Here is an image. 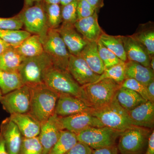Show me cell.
Here are the masks:
<instances>
[{"label":"cell","instance_id":"1","mask_svg":"<svg viewBox=\"0 0 154 154\" xmlns=\"http://www.w3.org/2000/svg\"><path fill=\"white\" fill-rule=\"evenodd\" d=\"M29 88L30 102L28 113L41 123L44 122L55 113L56 105L60 94L44 84Z\"/></svg>","mask_w":154,"mask_h":154},{"label":"cell","instance_id":"2","mask_svg":"<svg viewBox=\"0 0 154 154\" xmlns=\"http://www.w3.org/2000/svg\"><path fill=\"white\" fill-rule=\"evenodd\" d=\"M121 85L110 79L82 86L81 99L93 109H98L113 100Z\"/></svg>","mask_w":154,"mask_h":154},{"label":"cell","instance_id":"3","mask_svg":"<svg viewBox=\"0 0 154 154\" xmlns=\"http://www.w3.org/2000/svg\"><path fill=\"white\" fill-rule=\"evenodd\" d=\"M91 113L102 122L104 126L122 132L133 125L128 112L117 102L116 96L108 104L98 109H92Z\"/></svg>","mask_w":154,"mask_h":154},{"label":"cell","instance_id":"4","mask_svg":"<svg viewBox=\"0 0 154 154\" xmlns=\"http://www.w3.org/2000/svg\"><path fill=\"white\" fill-rule=\"evenodd\" d=\"M52 67L51 59L44 52L37 56L25 58L18 72L24 85L30 87L44 84L45 75Z\"/></svg>","mask_w":154,"mask_h":154},{"label":"cell","instance_id":"5","mask_svg":"<svg viewBox=\"0 0 154 154\" xmlns=\"http://www.w3.org/2000/svg\"><path fill=\"white\" fill-rule=\"evenodd\" d=\"M152 130L133 126L122 132L118 151L121 154H145Z\"/></svg>","mask_w":154,"mask_h":154},{"label":"cell","instance_id":"6","mask_svg":"<svg viewBox=\"0 0 154 154\" xmlns=\"http://www.w3.org/2000/svg\"><path fill=\"white\" fill-rule=\"evenodd\" d=\"M18 15L25 30L31 34L38 35L42 41L49 29L45 5L42 1L30 7L23 8Z\"/></svg>","mask_w":154,"mask_h":154},{"label":"cell","instance_id":"7","mask_svg":"<svg viewBox=\"0 0 154 154\" xmlns=\"http://www.w3.org/2000/svg\"><path fill=\"white\" fill-rule=\"evenodd\" d=\"M44 84L58 94H67L81 99L82 86L68 71L52 67L45 75Z\"/></svg>","mask_w":154,"mask_h":154},{"label":"cell","instance_id":"8","mask_svg":"<svg viewBox=\"0 0 154 154\" xmlns=\"http://www.w3.org/2000/svg\"><path fill=\"white\" fill-rule=\"evenodd\" d=\"M41 42L44 52L51 59L54 67L67 71L70 54L57 29L49 28Z\"/></svg>","mask_w":154,"mask_h":154},{"label":"cell","instance_id":"9","mask_svg":"<svg viewBox=\"0 0 154 154\" xmlns=\"http://www.w3.org/2000/svg\"><path fill=\"white\" fill-rule=\"evenodd\" d=\"M122 132L107 127L90 128L77 134L78 141L85 144L93 149L116 146Z\"/></svg>","mask_w":154,"mask_h":154},{"label":"cell","instance_id":"10","mask_svg":"<svg viewBox=\"0 0 154 154\" xmlns=\"http://www.w3.org/2000/svg\"><path fill=\"white\" fill-rule=\"evenodd\" d=\"M30 88L24 85L17 90L3 95L0 103L10 115L28 113L30 108Z\"/></svg>","mask_w":154,"mask_h":154},{"label":"cell","instance_id":"11","mask_svg":"<svg viewBox=\"0 0 154 154\" xmlns=\"http://www.w3.org/2000/svg\"><path fill=\"white\" fill-rule=\"evenodd\" d=\"M91 112H81L65 117L58 116L62 128L77 135L90 128L104 127Z\"/></svg>","mask_w":154,"mask_h":154},{"label":"cell","instance_id":"12","mask_svg":"<svg viewBox=\"0 0 154 154\" xmlns=\"http://www.w3.org/2000/svg\"><path fill=\"white\" fill-rule=\"evenodd\" d=\"M67 71L81 86L95 83L100 77V75L91 69L80 55L70 54Z\"/></svg>","mask_w":154,"mask_h":154},{"label":"cell","instance_id":"13","mask_svg":"<svg viewBox=\"0 0 154 154\" xmlns=\"http://www.w3.org/2000/svg\"><path fill=\"white\" fill-rule=\"evenodd\" d=\"M62 130L59 117L55 113L41 123L38 137L43 148V154L48 153L58 140Z\"/></svg>","mask_w":154,"mask_h":154},{"label":"cell","instance_id":"14","mask_svg":"<svg viewBox=\"0 0 154 154\" xmlns=\"http://www.w3.org/2000/svg\"><path fill=\"white\" fill-rule=\"evenodd\" d=\"M57 30L71 55H79L88 43L72 24L62 23Z\"/></svg>","mask_w":154,"mask_h":154},{"label":"cell","instance_id":"15","mask_svg":"<svg viewBox=\"0 0 154 154\" xmlns=\"http://www.w3.org/2000/svg\"><path fill=\"white\" fill-rule=\"evenodd\" d=\"M0 134L2 137L8 154H19L22 137L18 127L10 117L3 120L0 125Z\"/></svg>","mask_w":154,"mask_h":154},{"label":"cell","instance_id":"16","mask_svg":"<svg viewBox=\"0 0 154 154\" xmlns=\"http://www.w3.org/2000/svg\"><path fill=\"white\" fill-rule=\"evenodd\" d=\"M92 108L84 101L75 96L60 94L54 113L59 117H65L83 112H91Z\"/></svg>","mask_w":154,"mask_h":154},{"label":"cell","instance_id":"17","mask_svg":"<svg viewBox=\"0 0 154 154\" xmlns=\"http://www.w3.org/2000/svg\"><path fill=\"white\" fill-rule=\"evenodd\" d=\"M133 125L151 130L154 127V103L147 101L128 111Z\"/></svg>","mask_w":154,"mask_h":154},{"label":"cell","instance_id":"18","mask_svg":"<svg viewBox=\"0 0 154 154\" xmlns=\"http://www.w3.org/2000/svg\"><path fill=\"white\" fill-rule=\"evenodd\" d=\"M74 25L78 32L88 42H97L104 32L99 26L97 12L91 17L78 19Z\"/></svg>","mask_w":154,"mask_h":154},{"label":"cell","instance_id":"19","mask_svg":"<svg viewBox=\"0 0 154 154\" xmlns=\"http://www.w3.org/2000/svg\"><path fill=\"white\" fill-rule=\"evenodd\" d=\"M128 61L150 67L151 57L145 48L131 36H122Z\"/></svg>","mask_w":154,"mask_h":154},{"label":"cell","instance_id":"20","mask_svg":"<svg viewBox=\"0 0 154 154\" xmlns=\"http://www.w3.org/2000/svg\"><path fill=\"white\" fill-rule=\"evenodd\" d=\"M9 117L18 127L23 137L32 138L38 136L41 122L30 113H15L11 114Z\"/></svg>","mask_w":154,"mask_h":154},{"label":"cell","instance_id":"21","mask_svg":"<svg viewBox=\"0 0 154 154\" xmlns=\"http://www.w3.org/2000/svg\"><path fill=\"white\" fill-rule=\"evenodd\" d=\"M125 79H134L146 86L154 80V71L150 67L130 61L125 63Z\"/></svg>","mask_w":154,"mask_h":154},{"label":"cell","instance_id":"22","mask_svg":"<svg viewBox=\"0 0 154 154\" xmlns=\"http://www.w3.org/2000/svg\"><path fill=\"white\" fill-rule=\"evenodd\" d=\"M79 55L85 60L91 69L94 72L101 75L105 69L99 56L97 42H88Z\"/></svg>","mask_w":154,"mask_h":154},{"label":"cell","instance_id":"23","mask_svg":"<svg viewBox=\"0 0 154 154\" xmlns=\"http://www.w3.org/2000/svg\"><path fill=\"white\" fill-rule=\"evenodd\" d=\"M116 97L119 105L127 111L147 101L135 91L121 86L117 91Z\"/></svg>","mask_w":154,"mask_h":154},{"label":"cell","instance_id":"24","mask_svg":"<svg viewBox=\"0 0 154 154\" xmlns=\"http://www.w3.org/2000/svg\"><path fill=\"white\" fill-rule=\"evenodd\" d=\"M25 57L12 47L0 55V70L8 72H18Z\"/></svg>","mask_w":154,"mask_h":154},{"label":"cell","instance_id":"25","mask_svg":"<svg viewBox=\"0 0 154 154\" xmlns=\"http://www.w3.org/2000/svg\"><path fill=\"white\" fill-rule=\"evenodd\" d=\"M15 48L25 57L37 56L44 52L40 37L36 35H30Z\"/></svg>","mask_w":154,"mask_h":154},{"label":"cell","instance_id":"26","mask_svg":"<svg viewBox=\"0 0 154 154\" xmlns=\"http://www.w3.org/2000/svg\"><path fill=\"white\" fill-rule=\"evenodd\" d=\"M99 40L120 60L125 63L128 61L122 36H111L104 32Z\"/></svg>","mask_w":154,"mask_h":154},{"label":"cell","instance_id":"27","mask_svg":"<svg viewBox=\"0 0 154 154\" xmlns=\"http://www.w3.org/2000/svg\"><path fill=\"white\" fill-rule=\"evenodd\" d=\"M24 85L18 72H8L0 70V90L3 95Z\"/></svg>","mask_w":154,"mask_h":154},{"label":"cell","instance_id":"28","mask_svg":"<svg viewBox=\"0 0 154 154\" xmlns=\"http://www.w3.org/2000/svg\"><path fill=\"white\" fill-rule=\"evenodd\" d=\"M78 142L76 134L63 130L58 140L47 154H65Z\"/></svg>","mask_w":154,"mask_h":154},{"label":"cell","instance_id":"29","mask_svg":"<svg viewBox=\"0 0 154 154\" xmlns=\"http://www.w3.org/2000/svg\"><path fill=\"white\" fill-rule=\"evenodd\" d=\"M131 36L145 48L151 57L154 54V31L153 28L144 27Z\"/></svg>","mask_w":154,"mask_h":154},{"label":"cell","instance_id":"30","mask_svg":"<svg viewBox=\"0 0 154 154\" xmlns=\"http://www.w3.org/2000/svg\"><path fill=\"white\" fill-rule=\"evenodd\" d=\"M25 30H0V38L16 48L31 35Z\"/></svg>","mask_w":154,"mask_h":154},{"label":"cell","instance_id":"31","mask_svg":"<svg viewBox=\"0 0 154 154\" xmlns=\"http://www.w3.org/2000/svg\"><path fill=\"white\" fill-rule=\"evenodd\" d=\"M44 5L49 28L57 29L63 22L61 6L57 4L47 5L44 4Z\"/></svg>","mask_w":154,"mask_h":154},{"label":"cell","instance_id":"32","mask_svg":"<svg viewBox=\"0 0 154 154\" xmlns=\"http://www.w3.org/2000/svg\"><path fill=\"white\" fill-rule=\"evenodd\" d=\"M125 63L122 61L116 65L105 69L104 72L100 75L99 79L95 82L104 79H110L121 85L125 80Z\"/></svg>","mask_w":154,"mask_h":154},{"label":"cell","instance_id":"33","mask_svg":"<svg viewBox=\"0 0 154 154\" xmlns=\"http://www.w3.org/2000/svg\"><path fill=\"white\" fill-rule=\"evenodd\" d=\"M19 154H43V148L38 137H22Z\"/></svg>","mask_w":154,"mask_h":154},{"label":"cell","instance_id":"34","mask_svg":"<svg viewBox=\"0 0 154 154\" xmlns=\"http://www.w3.org/2000/svg\"><path fill=\"white\" fill-rule=\"evenodd\" d=\"M98 51L105 69L113 66L122 61L112 51L107 49L100 40L97 42Z\"/></svg>","mask_w":154,"mask_h":154},{"label":"cell","instance_id":"35","mask_svg":"<svg viewBox=\"0 0 154 154\" xmlns=\"http://www.w3.org/2000/svg\"><path fill=\"white\" fill-rule=\"evenodd\" d=\"M78 0H74L70 3L61 6L62 23L74 25L78 20L77 5Z\"/></svg>","mask_w":154,"mask_h":154},{"label":"cell","instance_id":"36","mask_svg":"<svg viewBox=\"0 0 154 154\" xmlns=\"http://www.w3.org/2000/svg\"><path fill=\"white\" fill-rule=\"evenodd\" d=\"M122 87L128 88L140 95L144 99L149 101L146 86L132 79H125L122 83Z\"/></svg>","mask_w":154,"mask_h":154},{"label":"cell","instance_id":"37","mask_svg":"<svg viewBox=\"0 0 154 154\" xmlns=\"http://www.w3.org/2000/svg\"><path fill=\"white\" fill-rule=\"evenodd\" d=\"M23 27V23L18 14L11 18L0 17V30H19Z\"/></svg>","mask_w":154,"mask_h":154},{"label":"cell","instance_id":"38","mask_svg":"<svg viewBox=\"0 0 154 154\" xmlns=\"http://www.w3.org/2000/svg\"><path fill=\"white\" fill-rule=\"evenodd\" d=\"M77 11L78 20L91 17L97 12L85 0H78Z\"/></svg>","mask_w":154,"mask_h":154},{"label":"cell","instance_id":"39","mask_svg":"<svg viewBox=\"0 0 154 154\" xmlns=\"http://www.w3.org/2000/svg\"><path fill=\"white\" fill-rule=\"evenodd\" d=\"M92 151L93 149L87 145L78 141L65 154H91Z\"/></svg>","mask_w":154,"mask_h":154},{"label":"cell","instance_id":"40","mask_svg":"<svg viewBox=\"0 0 154 154\" xmlns=\"http://www.w3.org/2000/svg\"><path fill=\"white\" fill-rule=\"evenodd\" d=\"M118 150L116 146L108 147L93 149L91 154H118Z\"/></svg>","mask_w":154,"mask_h":154},{"label":"cell","instance_id":"41","mask_svg":"<svg viewBox=\"0 0 154 154\" xmlns=\"http://www.w3.org/2000/svg\"><path fill=\"white\" fill-rule=\"evenodd\" d=\"M145 154H154V131H152L149 138L147 147Z\"/></svg>","mask_w":154,"mask_h":154},{"label":"cell","instance_id":"42","mask_svg":"<svg viewBox=\"0 0 154 154\" xmlns=\"http://www.w3.org/2000/svg\"><path fill=\"white\" fill-rule=\"evenodd\" d=\"M147 91L149 96V101L154 103V80L146 86Z\"/></svg>","mask_w":154,"mask_h":154},{"label":"cell","instance_id":"43","mask_svg":"<svg viewBox=\"0 0 154 154\" xmlns=\"http://www.w3.org/2000/svg\"><path fill=\"white\" fill-rule=\"evenodd\" d=\"M96 11H98L99 9L102 8L104 6L103 0H85Z\"/></svg>","mask_w":154,"mask_h":154},{"label":"cell","instance_id":"44","mask_svg":"<svg viewBox=\"0 0 154 154\" xmlns=\"http://www.w3.org/2000/svg\"><path fill=\"white\" fill-rule=\"evenodd\" d=\"M12 47H12L11 45L4 41L2 38H0V55L6 52L8 50L10 49Z\"/></svg>","mask_w":154,"mask_h":154},{"label":"cell","instance_id":"45","mask_svg":"<svg viewBox=\"0 0 154 154\" xmlns=\"http://www.w3.org/2000/svg\"><path fill=\"white\" fill-rule=\"evenodd\" d=\"M0 154H8L6 149L5 141L0 134Z\"/></svg>","mask_w":154,"mask_h":154},{"label":"cell","instance_id":"46","mask_svg":"<svg viewBox=\"0 0 154 154\" xmlns=\"http://www.w3.org/2000/svg\"><path fill=\"white\" fill-rule=\"evenodd\" d=\"M42 0H24V7L27 8L33 5L36 3L40 2Z\"/></svg>","mask_w":154,"mask_h":154},{"label":"cell","instance_id":"47","mask_svg":"<svg viewBox=\"0 0 154 154\" xmlns=\"http://www.w3.org/2000/svg\"><path fill=\"white\" fill-rule=\"evenodd\" d=\"M42 2L45 4L51 5V4H57L60 5L61 0H42Z\"/></svg>","mask_w":154,"mask_h":154},{"label":"cell","instance_id":"48","mask_svg":"<svg viewBox=\"0 0 154 154\" xmlns=\"http://www.w3.org/2000/svg\"><path fill=\"white\" fill-rule=\"evenodd\" d=\"M74 0H61L60 5L64 6L67 5L69 3H70L73 2Z\"/></svg>","mask_w":154,"mask_h":154},{"label":"cell","instance_id":"49","mask_svg":"<svg viewBox=\"0 0 154 154\" xmlns=\"http://www.w3.org/2000/svg\"><path fill=\"white\" fill-rule=\"evenodd\" d=\"M150 67L154 71V57L153 56L151 57L150 61Z\"/></svg>","mask_w":154,"mask_h":154},{"label":"cell","instance_id":"50","mask_svg":"<svg viewBox=\"0 0 154 154\" xmlns=\"http://www.w3.org/2000/svg\"><path fill=\"white\" fill-rule=\"evenodd\" d=\"M3 96V94H2V92H1V90H0V102H1V100H2V98Z\"/></svg>","mask_w":154,"mask_h":154}]
</instances>
